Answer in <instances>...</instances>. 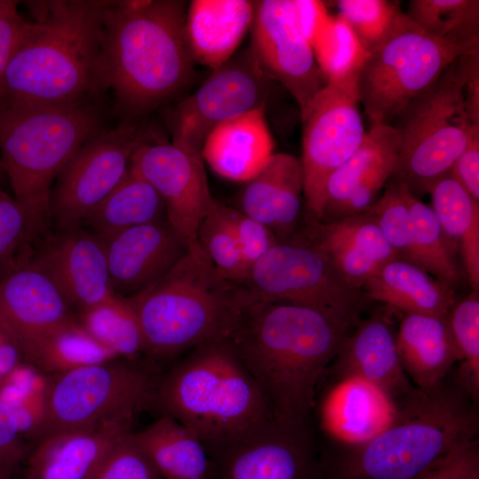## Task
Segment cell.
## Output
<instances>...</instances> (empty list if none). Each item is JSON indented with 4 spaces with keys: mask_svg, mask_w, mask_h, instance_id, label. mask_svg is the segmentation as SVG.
I'll return each instance as SVG.
<instances>
[{
    "mask_svg": "<svg viewBox=\"0 0 479 479\" xmlns=\"http://www.w3.org/2000/svg\"><path fill=\"white\" fill-rule=\"evenodd\" d=\"M242 289L228 341L271 418L310 424L318 389L354 326L309 307L261 300Z\"/></svg>",
    "mask_w": 479,
    "mask_h": 479,
    "instance_id": "6da1fadb",
    "label": "cell"
},
{
    "mask_svg": "<svg viewBox=\"0 0 479 479\" xmlns=\"http://www.w3.org/2000/svg\"><path fill=\"white\" fill-rule=\"evenodd\" d=\"M179 0L110 1L103 10L99 91L110 111L133 119L172 100L193 75Z\"/></svg>",
    "mask_w": 479,
    "mask_h": 479,
    "instance_id": "7a4b0ae2",
    "label": "cell"
},
{
    "mask_svg": "<svg viewBox=\"0 0 479 479\" xmlns=\"http://www.w3.org/2000/svg\"><path fill=\"white\" fill-rule=\"evenodd\" d=\"M23 3L34 21L8 66L0 99L34 104L105 103L98 69L106 0Z\"/></svg>",
    "mask_w": 479,
    "mask_h": 479,
    "instance_id": "3957f363",
    "label": "cell"
},
{
    "mask_svg": "<svg viewBox=\"0 0 479 479\" xmlns=\"http://www.w3.org/2000/svg\"><path fill=\"white\" fill-rule=\"evenodd\" d=\"M107 106L88 100L34 104L0 99V156L31 245L51 231L50 194L61 169L106 124Z\"/></svg>",
    "mask_w": 479,
    "mask_h": 479,
    "instance_id": "277c9868",
    "label": "cell"
},
{
    "mask_svg": "<svg viewBox=\"0 0 479 479\" xmlns=\"http://www.w3.org/2000/svg\"><path fill=\"white\" fill-rule=\"evenodd\" d=\"M391 423L369 442L349 449L325 479H418L458 447L476 440L475 403L456 382L415 389L398 399Z\"/></svg>",
    "mask_w": 479,
    "mask_h": 479,
    "instance_id": "5b68a950",
    "label": "cell"
},
{
    "mask_svg": "<svg viewBox=\"0 0 479 479\" xmlns=\"http://www.w3.org/2000/svg\"><path fill=\"white\" fill-rule=\"evenodd\" d=\"M242 293L219 274L199 244L146 289L122 298L137 316L145 354L164 358L228 339Z\"/></svg>",
    "mask_w": 479,
    "mask_h": 479,
    "instance_id": "8992f818",
    "label": "cell"
},
{
    "mask_svg": "<svg viewBox=\"0 0 479 479\" xmlns=\"http://www.w3.org/2000/svg\"><path fill=\"white\" fill-rule=\"evenodd\" d=\"M390 125L398 138L391 178L417 198L430 193L479 132V51L456 59Z\"/></svg>",
    "mask_w": 479,
    "mask_h": 479,
    "instance_id": "52a82bcc",
    "label": "cell"
},
{
    "mask_svg": "<svg viewBox=\"0 0 479 479\" xmlns=\"http://www.w3.org/2000/svg\"><path fill=\"white\" fill-rule=\"evenodd\" d=\"M154 406L190 428L205 448L271 418L228 339L192 349L160 376Z\"/></svg>",
    "mask_w": 479,
    "mask_h": 479,
    "instance_id": "ba28073f",
    "label": "cell"
},
{
    "mask_svg": "<svg viewBox=\"0 0 479 479\" xmlns=\"http://www.w3.org/2000/svg\"><path fill=\"white\" fill-rule=\"evenodd\" d=\"M479 47L436 39L402 12L386 39L369 52L357 78L359 103L371 126L390 125L459 57Z\"/></svg>",
    "mask_w": 479,
    "mask_h": 479,
    "instance_id": "9c48e42d",
    "label": "cell"
},
{
    "mask_svg": "<svg viewBox=\"0 0 479 479\" xmlns=\"http://www.w3.org/2000/svg\"><path fill=\"white\" fill-rule=\"evenodd\" d=\"M158 380L146 365L123 358L51 374L44 389L43 436L137 414L154 405Z\"/></svg>",
    "mask_w": 479,
    "mask_h": 479,
    "instance_id": "30bf717a",
    "label": "cell"
},
{
    "mask_svg": "<svg viewBox=\"0 0 479 479\" xmlns=\"http://www.w3.org/2000/svg\"><path fill=\"white\" fill-rule=\"evenodd\" d=\"M240 287L261 300L309 307L354 326L369 301L363 290L347 284L302 233L267 251Z\"/></svg>",
    "mask_w": 479,
    "mask_h": 479,
    "instance_id": "8fae6325",
    "label": "cell"
},
{
    "mask_svg": "<svg viewBox=\"0 0 479 479\" xmlns=\"http://www.w3.org/2000/svg\"><path fill=\"white\" fill-rule=\"evenodd\" d=\"M136 120L121 119L88 139L56 177L50 194L51 227L82 226L86 216L122 182L134 153L153 141Z\"/></svg>",
    "mask_w": 479,
    "mask_h": 479,
    "instance_id": "7c38bea8",
    "label": "cell"
},
{
    "mask_svg": "<svg viewBox=\"0 0 479 479\" xmlns=\"http://www.w3.org/2000/svg\"><path fill=\"white\" fill-rule=\"evenodd\" d=\"M359 104L357 78L327 82L301 115V164L307 222L320 220L329 177L356 152L365 138L366 131Z\"/></svg>",
    "mask_w": 479,
    "mask_h": 479,
    "instance_id": "4fadbf2b",
    "label": "cell"
},
{
    "mask_svg": "<svg viewBox=\"0 0 479 479\" xmlns=\"http://www.w3.org/2000/svg\"><path fill=\"white\" fill-rule=\"evenodd\" d=\"M206 451L210 479H325L311 424L268 418Z\"/></svg>",
    "mask_w": 479,
    "mask_h": 479,
    "instance_id": "5bb4252c",
    "label": "cell"
},
{
    "mask_svg": "<svg viewBox=\"0 0 479 479\" xmlns=\"http://www.w3.org/2000/svg\"><path fill=\"white\" fill-rule=\"evenodd\" d=\"M271 81L251 46L233 55L172 109L171 143L201 153L208 135L217 124L266 106Z\"/></svg>",
    "mask_w": 479,
    "mask_h": 479,
    "instance_id": "9a60e30c",
    "label": "cell"
},
{
    "mask_svg": "<svg viewBox=\"0 0 479 479\" xmlns=\"http://www.w3.org/2000/svg\"><path fill=\"white\" fill-rule=\"evenodd\" d=\"M250 46L267 76L295 99L302 115L327 82L300 27L293 0L254 2Z\"/></svg>",
    "mask_w": 479,
    "mask_h": 479,
    "instance_id": "2e32d148",
    "label": "cell"
},
{
    "mask_svg": "<svg viewBox=\"0 0 479 479\" xmlns=\"http://www.w3.org/2000/svg\"><path fill=\"white\" fill-rule=\"evenodd\" d=\"M203 161L200 153L160 140L141 145L130 161L160 195L168 222L188 247L199 245V225L216 203Z\"/></svg>",
    "mask_w": 479,
    "mask_h": 479,
    "instance_id": "e0dca14e",
    "label": "cell"
},
{
    "mask_svg": "<svg viewBox=\"0 0 479 479\" xmlns=\"http://www.w3.org/2000/svg\"><path fill=\"white\" fill-rule=\"evenodd\" d=\"M26 260L52 282L77 314L117 296L104 246L82 227L50 231L32 244Z\"/></svg>",
    "mask_w": 479,
    "mask_h": 479,
    "instance_id": "ac0fdd59",
    "label": "cell"
},
{
    "mask_svg": "<svg viewBox=\"0 0 479 479\" xmlns=\"http://www.w3.org/2000/svg\"><path fill=\"white\" fill-rule=\"evenodd\" d=\"M52 282L26 259L0 277V331L23 361L51 334L75 319Z\"/></svg>",
    "mask_w": 479,
    "mask_h": 479,
    "instance_id": "d6986e66",
    "label": "cell"
},
{
    "mask_svg": "<svg viewBox=\"0 0 479 479\" xmlns=\"http://www.w3.org/2000/svg\"><path fill=\"white\" fill-rule=\"evenodd\" d=\"M113 291L127 298L166 275L188 251L167 218L100 240Z\"/></svg>",
    "mask_w": 479,
    "mask_h": 479,
    "instance_id": "ffe728a7",
    "label": "cell"
},
{
    "mask_svg": "<svg viewBox=\"0 0 479 479\" xmlns=\"http://www.w3.org/2000/svg\"><path fill=\"white\" fill-rule=\"evenodd\" d=\"M398 138L391 125H374L356 152L329 177L321 217L330 223L365 211L392 177Z\"/></svg>",
    "mask_w": 479,
    "mask_h": 479,
    "instance_id": "44dd1931",
    "label": "cell"
},
{
    "mask_svg": "<svg viewBox=\"0 0 479 479\" xmlns=\"http://www.w3.org/2000/svg\"><path fill=\"white\" fill-rule=\"evenodd\" d=\"M334 375L335 380L318 392L312 415H317L325 434L349 449L355 448L369 442L391 423L397 403L361 377Z\"/></svg>",
    "mask_w": 479,
    "mask_h": 479,
    "instance_id": "7402d4cb",
    "label": "cell"
},
{
    "mask_svg": "<svg viewBox=\"0 0 479 479\" xmlns=\"http://www.w3.org/2000/svg\"><path fill=\"white\" fill-rule=\"evenodd\" d=\"M135 416L45 435L27 458L25 479H90L114 444L131 431Z\"/></svg>",
    "mask_w": 479,
    "mask_h": 479,
    "instance_id": "603a6c76",
    "label": "cell"
},
{
    "mask_svg": "<svg viewBox=\"0 0 479 479\" xmlns=\"http://www.w3.org/2000/svg\"><path fill=\"white\" fill-rule=\"evenodd\" d=\"M302 234L329 260L350 287L364 284L397 254L385 240L374 216L367 210L330 222H307Z\"/></svg>",
    "mask_w": 479,
    "mask_h": 479,
    "instance_id": "cb8c5ba5",
    "label": "cell"
},
{
    "mask_svg": "<svg viewBox=\"0 0 479 479\" xmlns=\"http://www.w3.org/2000/svg\"><path fill=\"white\" fill-rule=\"evenodd\" d=\"M397 331L381 311L359 320L344 340L330 368L337 374H354L373 383L394 401L416 388L404 373L397 349Z\"/></svg>",
    "mask_w": 479,
    "mask_h": 479,
    "instance_id": "d4e9b609",
    "label": "cell"
},
{
    "mask_svg": "<svg viewBox=\"0 0 479 479\" xmlns=\"http://www.w3.org/2000/svg\"><path fill=\"white\" fill-rule=\"evenodd\" d=\"M303 195L301 161L285 153H273L241 192L242 213L267 226L279 242L294 236Z\"/></svg>",
    "mask_w": 479,
    "mask_h": 479,
    "instance_id": "484cf974",
    "label": "cell"
},
{
    "mask_svg": "<svg viewBox=\"0 0 479 479\" xmlns=\"http://www.w3.org/2000/svg\"><path fill=\"white\" fill-rule=\"evenodd\" d=\"M265 109L263 106L225 120L209 132L201 157L217 175L248 182L266 165L274 153Z\"/></svg>",
    "mask_w": 479,
    "mask_h": 479,
    "instance_id": "4316f807",
    "label": "cell"
},
{
    "mask_svg": "<svg viewBox=\"0 0 479 479\" xmlns=\"http://www.w3.org/2000/svg\"><path fill=\"white\" fill-rule=\"evenodd\" d=\"M254 2L193 0L185 15V35L193 62L216 69L234 54L252 27Z\"/></svg>",
    "mask_w": 479,
    "mask_h": 479,
    "instance_id": "83f0119b",
    "label": "cell"
},
{
    "mask_svg": "<svg viewBox=\"0 0 479 479\" xmlns=\"http://www.w3.org/2000/svg\"><path fill=\"white\" fill-rule=\"evenodd\" d=\"M396 342L404 373L416 389L425 392L439 387L459 361L447 317L404 314Z\"/></svg>",
    "mask_w": 479,
    "mask_h": 479,
    "instance_id": "f1b7e54d",
    "label": "cell"
},
{
    "mask_svg": "<svg viewBox=\"0 0 479 479\" xmlns=\"http://www.w3.org/2000/svg\"><path fill=\"white\" fill-rule=\"evenodd\" d=\"M362 290L368 300L404 314L447 317L458 301L453 287L400 258L384 264Z\"/></svg>",
    "mask_w": 479,
    "mask_h": 479,
    "instance_id": "f546056e",
    "label": "cell"
},
{
    "mask_svg": "<svg viewBox=\"0 0 479 479\" xmlns=\"http://www.w3.org/2000/svg\"><path fill=\"white\" fill-rule=\"evenodd\" d=\"M132 435L161 479H210V461L202 442L175 419L161 414Z\"/></svg>",
    "mask_w": 479,
    "mask_h": 479,
    "instance_id": "4dcf8cb0",
    "label": "cell"
},
{
    "mask_svg": "<svg viewBox=\"0 0 479 479\" xmlns=\"http://www.w3.org/2000/svg\"><path fill=\"white\" fill-rule=\"evenodd\" d=\"M165 218L161 198L130 163L122 182L86 216L81 227L104 240L123 230Z\"/></svg>",
    "mask_w": 479,
    "mask_h": 479,
    "instance_id": "1f68e13d",
    "label": "cell"
},
{
    "mask_svg": "<svg viewBox=\"0 0 479 479\" xmlns=\"http://www.w3.org/2000/svg\"><path fill=\"white\" fill-rule=\"evenodd\" d=\"M429 194L432 209L462 259L468 283L479 291V202L449 177Z\"/></svg>",
    "mask_w": 479,
    "mask_h": 479,
    "instance_id": "d6a6232c",
    "label": "cell"
},
{
    "mask_svg": "<svg viewBox=\"0 0 479 479\" xmlns=\"http://www.w3.org/2000/svg\"><path fill=\"white\" fill-rule=\"evenodd\" d=\"M408 262L452 287L460 280L457 249L444 233L434 210L412 192Z\"/></svg>",
    "mask_w": 479,
    "mask_h": 479,
    "instance_id": "836d02e7",
    "label": "cell"
},
{
    "mask_svg": "<svg viewBox=\"0 0 479 479\" xmlns=\"http://www.w3.org/2000/svg\"><path fill=\"white\" fill-rule=\"evenodd\" d=\"M405 14L436 39L479 47L478 0H412Z\"/></svg>",
    "mask_w": 479,
    "mask_h": 479,
    "instance_id": "e575fe53",
    "label": "cell"
},
{
    "mask_svg": "<svg viewBox=\"0 0 479 479\" xmlns=\"http://www.w3.org/2000/svg\"><path fill=\"white\" fill-rule=\"evenodd\" d=\"M82 329L118 358L137 360L145 354L142 332L137 316L120 296L77 314Z\"/></svg>",
    "mask_w": 479,
    "mask_h": 479,
    "instance_id": "d590c367",
    "label": "cell"
},
{
    "mask_svg": "<svg viewBox=\"0 0 479 479\" xmlns=\"http://www.w3.org/2000/svg\"><path fill=\"white\" fill-rule=\"evenodd\" d=\"M116 358L82 329L75 317L42 342L27 363L51 375Z\"/></svg>",
    "mask_w": 479,
    "mask_h": 479,
    "instance_id": "8d00e7d4",
    "label": "cell"
},
{
    "mask_svg": "<svg viewBox=\"0 0 479 479\" xmlns=\"http://www.w3.org/2000/svg\"><path fill=\"white\" fill-rule=\"evenodd\" d=\"M311 46L326 82L358 78L369 55L348 23L338 15H331Z\"/></svg>",
    "mask_w": 479,
    "mask_h": 479,
    "instance_id": "74e56055",
    "label": "cell"
},
{
    "mask_svg": "<svg viewBox=\"0 0 479 479\" xmlns=\"http://www.w3.org/2000/svg\"><path fill=\"white\" fill-rule=\"evenodd\" d=\"M447 320L459 362L457 381L476 403L479 397V291L458 300Z\"/></svg>",
    "mask_w": 479,
    "mask_h": 479,
    "instance_id": "f35d334b",
    "label": "cell"
},
{
    "mask_svg": "<svg viewBox=\"0 0 479 479\" xmlns=\"http://www.w3.org/2000/svg\"><path fill=\"white\" fill-rule=\"evenodd\" d=\"M197 240L222 277L238 286L247 280L249 269L232 226L219 209V202L200 224Z\"/></svg>",
    "mask_w": 479,
    "mask_h": 479,
    "instance_id": "ab89813d",
    "label": "cell"
},
{
    "mask_svg": "<svg viewBox=\"0 0 479 479\" xmlns=\"http://www.w3.org/2000/svg\"><path fill=\"white\" fill-rule=\"evenodd\" d=\"M335 5L337 15L348 23L367 52L386 39L403 12L399 2L389 0H339Z\"/></svg>",
    "mask_w": 479,
    "mask_h": 479,
    "instance_id": "60d3db41",
    "label": "cell"
},
{
    "mask_svg": "<svg viewBox=\"0 0 479 479\" xmlns=\"http://www.w3.org/2000/svg\"><path fill=\"white\" fill-rule=\"evenodd\" d=\"M410 193L405 185L390 177L383 195L366 209L374 216L385 240L398 257L407 262L410 255Z\"/></svg>",
    "mask_w": 479,
    "mask_h": 479,
    "instance_id": "b9f144b4",
    "label": "cell"
},
{
    "mask_svg": "<svg viewBox=\"0 0 479 479\" xmlns=\"http://www.w3.org/2000/svg\"><path fill=\"white\" fill-rule=\"evenodd\" d=\"M31 247L26 215L13 196L0 188V277L27 255Z\"/></svg>",
    "mask_w": 479,
    "mask_h": 479,
    "instance_id": "7bdbcfd3",
    "label": "cell"
},
{
    "mask_svg": "<svg viewBox=\"0 0 479 479\" xmlns=\"http://www.w3.org/2000/svg\"><path fill=\"white\" fill-rule=\"evenodd\" d=\"M90 479H161L135 441L132 430L108 452Z\"/></svg>",
    "mask_w": 479,
    "mask_h": 479,
    "instance_id": "ee69618b",
    "label": "cell"
},
{
    "mask_svg": "<svg viewBox=\"0 0 479 479\" xmlns=\"http://www.w3.org/2000/svg\"><path fill=\"white\" fill-rule=\"evenodd\" d=\"M219 209L229 222L249 269L271 247L279 243L274 233L264 224L239 209L219 203Z\"/></svg>",
    "mask_w": 479,
    "mask_h": 479,
    "instance_id": "f6af8a7d",
    "label": "cell"
},
{
    "mask_svg": "<svg viewBox=\"0 0 479 479\" xmlns=\"http://www.w3.org/2000/svg\"><path fill=\"white\" fill-rule=\"evenodd\" d=\"M19 3L0 0V98L8 66L30 27L18 10Z\"/></svg>",
    "mask_w": 479,
    "mask_h": 479,
    "instance_id": "bcb514c9",
    "label": "cell"
},
{
    "mask_svg": "<svg viewBox=\"0 0 479 479\" xmlns=\"http://www.w3.org/2000/svg\"><path fill=\"white\" fill-rule=\"evenodd\" d=\"M418 479H479L477 440L458 447Z\"/></svg>",
    "mask_w": 479,
    "mask_h": 479,
    "instance_id": "7dc6e473",
    "label": "cell"
},
{
    "mask_svg": "<svg viewBox=\"0 0 479 479\" xmlns=\"http://www.w3.org/2000/svg\"><path fill=\"white\" fill-rule=\"evenodd\" d=\"M27 453L25 438L10 407L0 399V470L15 468Z\"/></svg>",
    "mask_w": 479,
    "mask_h": 479,
    "instance_id": "c3c4849f",
    "label": "cell"
},
{
    "mask_svg": "<svg viewBox=\"0 0 479 479\" xmlns=\"http://www.w3.org/2000/svg\"><path fill=\"white\" fill-rule=\"evenodd\" d=\"M448 177L479 202V132L472 136L452 166Z\"/></svg>",
    "mask_w": 479,
    "mask_h": 479,
    "instance_id": "681fc988",
    "label": "cell"
},
{
    "mask_svg": "<svg viewBox=\"0 0 479 479\" xmlns=\"http://www.w3.org/2000/svg\"><path fill=\"white\" fill-rule=\"evenodd\" d=\"M300 27L312 45L331 15L326 4L317 0H293Z\"/></svg>",
    "mask_w": 479,
    "mask_h": 479,
    "instance_id": "f907efd6",
    "label": "cell"
},
{
    "mask_svg": "<svg viewBox=\"0 0 479 479\" xmlns=\"http://www.w3.org/2000/svg\"><path fill=\"white\" fill-rule=\"evenodd\" d=\"M22 361L18 348L0 331V384L21 365Z\"/></svg>",
    "mask_w": 479,
    "mask_h": 479,
    "instance_id": "816d5d0a",
    "label": "cell"
},
{
    "mask_svg": "<svg viewBox=\"0 0 479 479\" xmlns=\"http://www.w3.org/2000/svg\"><path fill=\"white\" fill-rule=\"evenodd\" d=\"M5 179H7V177H6L4 165L2 162V159L0 156V185L5 181Z\"/></svg>",
    "mask_w": 479,
    "mask_h": 479,
    "instance_id": "f5cc1de1",
    "label": "cell"
},
{
    "mask_svg": "<svg viewBox=\"0 0 479 479\" xmlns=\"http://www.w3.org/2000/svg\"><path fill=\"white\" fill-rule=\"evenodd\" d=\"M10 473L0 470V479H9Z\"/></svg>",
    "mask_w": 479,
    "mask_h": 479,
    "instance_id": "db71d44e",
    "label": "cell"
}]
</instances>
